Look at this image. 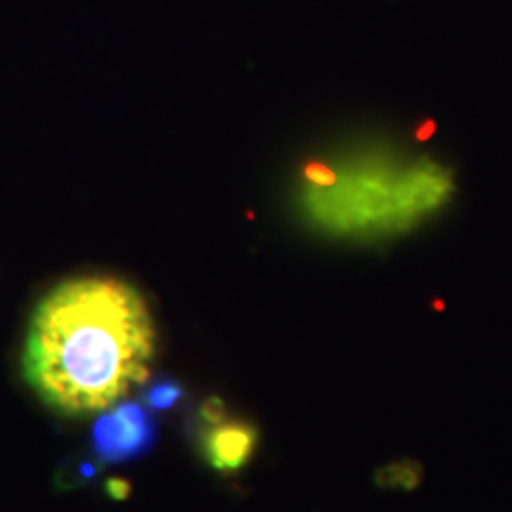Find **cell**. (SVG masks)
I'll return each mask as SVG.
<instances>
[{
	"mask_svg": "<svg viewBox=\"0 0 512 512\" xmlns=\"http://www.w3.org/2000/svg\"><path fill=\"white\" fill-rule=\"evenodd\" d=\"M155 325L136 287L110 275L64 280L31 316L24 380L60 415H91L143 384Z\"/></svg>",
	"mask_w": 512,
	"mask_h": 512,
	"instance_id": "cell-1",
	"label": "cell"
},
{
	"mask_svg": "<svg viewBox=\"0 0 512 512\" xmlns=\"http://www.w3.org/2000/svg\"><path fill=\"white\" fill-rule=\"evenodd\" d=\"M306 207L313 219L332 230L403 228L439 209L453 192L451 174L439 164L418 162L396 171L392 166L358 164L332 169L306 166Z\"/></svg>",
	"mask_w": 512,
	"mask_h": 512,
	"instance_id": "cell-2",
	"label": "cell"
},
{
	"mask_svg": "<svg viewBox=\"0 0 512 512\" xmlns=\"http://www.w3.org/2000/svg\"><path fill=\"white\" fill-rule=\"evenodd\" d=\"M157 439V425L143 403H117L100 411L93 422V456L102 463H124L143 456Z\"/></svg>",
	"mask_w": 512,
	"mask_h": 512,
	"instance_id": "cell-3",
	"label": "cell"
},
{
	"mask_svg": "<svg viewBox=\"0 0 512 512\" xmlns=\"http://www.w3.org/2000/svg\"><path fill=\"white\" fill-rule=\"evenodd\" d=\"M254 425L240 420H221L209 425L204 434V456L219 472H235L245 467L256 448Z\"/></svg>",
	"mask_w": 512,
	"mask_h": 512,
	"instance_id": "cell-4",
	"label": "cell"
},
{
	"mask_svg": "<svg viewBox=\"0 0 512 512\" xmlns=\"http://www.w3.org/2000/svg\"><path fill=\"white\" fill-rule=\"evenodd\" d=\"M422 479V467L415 460H399V463L384 465L382 470H377L375 482L384 486V489H406L411 491L420 484Z\"/></svg>",
	"mask_w": 512,
	"mask_h": 512,
	"instance_id": "cell-5",
	"label": "cell"
},
{
	"mask_svg": "<svg viewBox=\"0 0 512 512\" xmlns=\"http://www.w3.org/2000/svg\"><path fill=\"white\" fill-rule=\"evenodd\" d=\"M183 396L181 382L176 380H157L145 389V406L150 411H169Z\"/></svg>",
	"mask_w": 512,
	"mask_h": 512,
	"instance_id": "cell-6",
	"label": "cell"
},
{
	"mask_svg": "<svg viewBox=\"0 0 512 512\" xmlns=\"http://www.w3.org/2000/svg\"><path fill=\"white\" fill-rule=\"evenodd\" d=\"M200 415L207 425H216V422L226 420V403H223L221 399H207L202 403Z\"/></svg>",
	"mask_w": 512,
	"mask_h": 512,
	"instance_id": "cell-7",
	"label": "cell"
},
{
	"mask_svg": "<svg viewBox=\"0 0 512 512\" xmlns=\"http://www.w3.org/2000/svg\"><path fill=\"white\" fill-rule=\"evenodd\" d=\"M107 491H110L112 498H119V501H124L131 494V486L124 479H112V482H107Z\"/></svg>",
	"mask_w": 512,
	"mask_h": 512,
	"instance_id": "cell-8",
	"label": "cell"
}]
</instances>
